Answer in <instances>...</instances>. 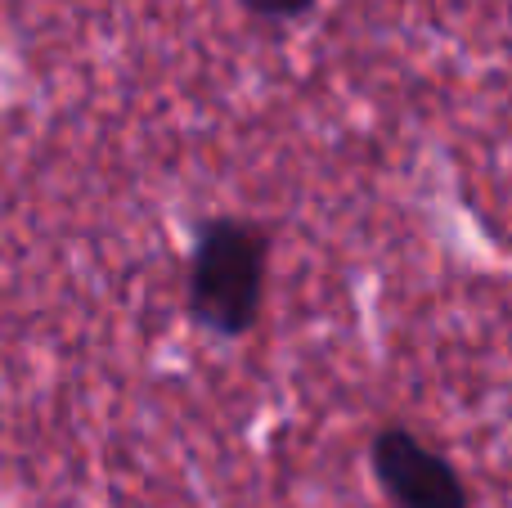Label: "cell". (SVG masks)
Listing matches in <instances>:
<instances>
[{
  "mask_svg": "<svg viewBox=\"0 0 512 508\" xmlns=\"http://www.w3.org/2000/svg\"><path fill=\"white\" fill-rule=\"evenodd\" d=\"M274 239L252 216H207L194 230L185 311L203 333L239 342L261 324Z\"/></svg>",
  "mask_w": 512,
  "mask_h": 508,
  "instance_id": "1",
  "label": "cell"
},
{
  "mask_svg": "<svg viewBox=\"0 0 512 508\" xmlns=\"http://www.w3.org/2000/svg\"><path fill=\"white\" fill-rule=\"evenodd\" d=\"M369 468L391 508H472V491L454 459L405 423L373 432Z\"/></svg>",
  "mask_w": 512,
  "mask_h": 508,
  "instance_id": "2",
  "label": "cell"
},
{
  "mask_svg": "<svg viewBox=\"0 0 512 508\" xmlns=\"http://www.w3.org/2000/svg\"><path fill=\"white\" fill-rule=\"evenodd\" d=\"M243 9H248L252 18H265V23H292V18H301L315 0H239Z\"/></svg>",
  "mask_w": 512,
  "mask_h": 508,
  "instance_id": "3",
  "label": "cell"
}]
</instances>
